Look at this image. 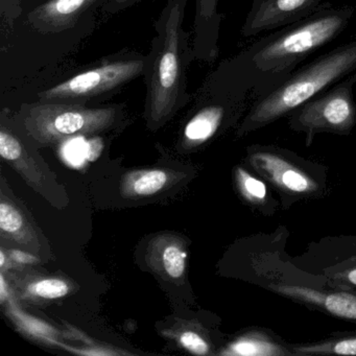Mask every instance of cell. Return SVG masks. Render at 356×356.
I'll list each match as a JSON object with an SVG mask.
<instances>
[{
	"mask_svg": "<svg viewBox=\"0 0 356 356\" xmlns=\"http://www.w3.org/2000/svg\"><path fill=\"white\" fill-rule=\"evenodd\" d=\"M354 12L351 6L335 8L330 3L309 17L261 37L214 70L233 88L258 99L280 86L302 62L341 36Z\"/></svg>",
	"mask_w": 356,
	"mask_h": 356,
	"instance_id": "cell-1",
	"label": "cell"
},
{
	"mask_svg": "<svg viewBox=\"0 0 356 356\" xmlns=\"http://www.w3.org/2000/svg\"><path fill=\"white\" fill-rule=\"evenodd\" d=\"M187 3L168 0L154 24L156 36L143 76L147 86L145 118L151 130L163 127L193 99L187 70L195 56L191 33L184 28Z\"/></svg>",
	"mask_w": 356,
	"mask_h": 356,
	"instance_id": "cell-2",
	"label": "cell"
},
{
	"mask_svg": "<svg viewBox=\"0 0 356 356\" xmlns=\"http://www.w3.org/2000/svg\"><path fill=\"white\" fill-rule=\"evenodd\" d=\"M353 74H356V39L297 68L280 86L256 99L239 128V134L289 116L302 104Z\"/></svg>",
	"mask_w": 356,
	"mask_h": 356,
	"instance_id": "cell-3",
	"label": "cell"
},
{
	"mask_svg": "<svg viewBox=\"0 0 356 356\" xmlns=\"http://www.w3.org/2000/svg\"><path fill=\"white\" fill-rule=\"evenodd\" d=\"M17 128L44 147L78 137H95L126 124V104L88 107L61 103H22L13 115Z\"/></svg>",
	"mask_w": 356,
	"mask_h": 356,
	"instance_id": "cell-4",
	"label": "cell"
},
{
	"mask_svg": "<svg viewBox=\"0 0 356 356\" xmlns=\"http://www.w3.org/2000/svg\"><path fill=\"white\" fill-rule=\"evenodd\" d=\"M147 58L138 51H118L37 91L34 102L88 106L107 101L143 76Z\"/></svg>",
	"mask_w": 356,
	"mask_h": 356,
	"instance_id": "cell-5",
	"label": "cell"
},
{
	"mask_svg": "<svg viewBox=\"0 0 356 356\" xmlns=\"http://www.w3.org/2000/svg\"><path fill=\"white\" fill-rule=\"evenodd\" d=\"M356 74L335 83L289 114V127L312 138L318 132L348 134L356 124Z\"/></svg>",
	"mask_w": 356,
	"mask_h": 356,
	"instance_id": "cell-6",
	"label": "cell"
},
{
	"mask_svg": "<svg viewBox=\"0 0 356 356\" xmlns=\"http://www.w3.org/2000/svg\"><path fill=\"white\" fill-rule=\"evenodd\" d=\"M106 3L107 0H44L26 3L22 16L7 29L62 34L97 20V10H102Z\"/></svg>",
	"mask_w": 356,
	"mask_h": 356,
	"instance_id": "cell-7",
	"label": "cell"
},
{
	"mask_svg": "<svg viewBox=\"0 0 356 356\" xmlns=\"http://www.w3.org/2000/svg\"><path fill=\"white\" fill-rule=\"evenodd\" d=\"M327 0H253L241 36L252 38L291 26L329 5Z\"/></svg>",
	"mask_w": 356,
	"mask_h": 356,
	"instance_id": "cell-8",
	"label": "cell"
},
{
	"mask_svg": "<svg viewBox=\"0 0 356 356\" xmlns=\"http://www.w3.org/2000/svg\"><path fill=\"white\" fill-rule=\"evenodd\" d=\"M20 133L11 112L3 108L0 115V156L13 166L33 188L49 197L45 191L49 181L20 138Z\"/></svg>",
	"mask_w": 356,
	"mask_h": 356,
	"instance_id": "cell-9",
	"label": "cell"
},
{
	"mask_svg": "<svg viewBox=\"0 0 356 356\" xmlns=\"http://www.w3.org/2000/svg\"><path fill=\"white\" fill-rule=\"evenodd\" d=\"M220 0H195L193 49L197 61L213 63L220 54V34L222 16Z\"/></svg>",
	"mask_w": 356,
	"mask_h": 356,
	"instance_id": "cell-10",
	"label": "cell"
},
{
	"mask_svg": "<svg viewBox=\"0 0 356 356\" xmlns=\"http://www.w3.org/2000/svg\"><path fill=\"white\" fill-rule=\"evenodd\" d=\"M243 112L193 105L181 132V145L195 147L216 136L224 127L232 124Z\"/></svg>",
	"mask_w": 356,
	"mask_h": 356,
	"instance_id": "cell-11",
	"label": "cell"
},
{
	"mask_svg": "<svg viewBox=\"0 0 356 356\" xmlns=\"http://www.w3.org/2000/svg\"><path fill=\"white\" fill-rule=\"evenodd\" d=\"M187 250L184 241L172 234L160 235L149 243V266L168 280H182L186 272Z\"/></svg>",
	"mask_w": 356,
	"mask_h": 356,
	"instance_id": "cell-12",
	"label": "cell"
},
{
	"mask_svg": "<svg viewBox=\"0 0 356 356\" xmlns=\"http://www.w3.org/2000/svg\"><path fill=\"white\" fill-rule=\"evenodd\" d=\"M176 172L163 168L132 170L122 176L120 195L124 199L137 200L152 197L174 182Z\"/></svg>",
	"mask_w": 356,
	"mask_h": 356,
	"instance_id": "cell-13",
	"label": "cell"
},
{
	"mask_svg": "<svg viewBox=\"0 0 356 356\" xmlns=\"http://www.w3.org/2000/svg\"><path fill=\"white\" fill-rule=\"evenodd\" d=\"M254 165L272 179L282 188L296 193H304L312 188L309 179L296 168L283 161L281 158L268 153H257L253 155Z\"/></svg>",
	"mask_w": 356,
	"mask_h": 356,
	"instance_id": "cell-14",
	"label": "cell"
},
{
	"mask_svg": "<svg viewBox=\"0 0 356 356\" xmlns=\"http://www.w3.org/2000/svg\"><path fill=\"white\" fill-rule=\"evenodd\" d=\"M0 230L3 236L20 245H32L36 239L20 210L3 195L0 202Z\"/></svg>",
	"mask_w": 356,
	"mask_h": 356,
	"instance_id": "cell-15",
	"label": "cell"
},
{
	"mask_svg": "<svg viewBox=\"0 0 356 356\" xmlns=\"http://www.w3.org/2000/svg\"><path fill=\"white\" fill-rule=\"evenodd\" d=\"M72 285L61 278H41L26 285L24 293L31 300H56L70 295Z\"/></svg>",
	"mask_w": 356,
	"mask_h": 356,
	"instance_id": "cell-16",
	"label": "cell"
},
{
	"mask_svg": "<svg viewBox=\"0 0 356 356\" xmlns=\"http://www.w3.org/2000/svg\"><path fill=\"white\" fill-rule=\"evenodd\" d=\"M222 354L225 355H279L280 350L274 343L256 335H248L233 341Z\"/></svg>",
	"mask_w": 356,
	"mask_h": 356,
	"instance_id": "cell-17",
	"label": "cell"
},
{
	"mask_svg": "<svg viewBox=\"0 0 356 356\" xmlns=\"http://www.w3.org/2000/svg\"><path fill=\"white\" fill-rule=\"evenodd\" d=\"M324 307L335 316L356 320V297L349 293H339L326 296L321 300Z\"/></svg>",
	"mask_w": 356,
	"mask_h": 356,
	"instance_id": "cell-18",
	"label": "cell"
},
{
	"mask_svg": "<svg viewBox=\"0 0 356 356\" xmlns=\"http://www.w3.org/2000/svg\"><path fill=\"white\" fill-rule=\"evenodd\" d=\"M300 351L305 354L334 353L341 354V355H356V337H349L332 343L300 348Z\"/></svg>",
	"mask_w": 356,
	"mask_h": 356,
	"instance_id": "cell-19",
	"label": "cell"
},
{
	"mask_svg": "<svg viewBox=\"0 0 356 356\" xmlns=\"http://www.w3.org/2000/svg\"><path fill=\"white\" fill-rule=\"evenodd\" d=\"M236 176L239 187H241V191L248 199L253 200V201H259V200L264 199L266 188L264 183L250 176L241 168H238V170H237Z\"/></svg>",
	"mask_w": 356,
	"mask_h": 356,
	"instance_id": "cell-20",
	"label": "cell"
},
{
	"mask_svg": "<svg viewBox=\"0 0 356 356\" xmlns=\"http://www.w3.org/2000/svg\"><path fill=\"white\" fill-rule=\"evenodd\" d=\"M179 343L187 351L197 355H206L209 353V345L202 335L193 330H184L178 337Z\"/></svg>",
	"mask_w": 356,
	"mask_h": 356,
	"instance_id": "cell-21",
	"label": "cell"
},
{
	"mask_svg": "<svg viewBox=\"0 0 356 356\" xmlns=\"http://www.w3.org/2000/svg\"><path fill=\"white\" fill-rule=\"evenodd\" d=\"M24 12L22 0H0V29L13 26Z\"/></svg>",
	"mask_w": 356,
	"mask_h": 356,
	"instance_id": "cell-22",
	"label": "cell"
},
{
	"mask_svg": "<svg viewBox=\"0 0 356 356\" xmlns=\"http://www.w3.org/2000/svg\"><path fill=\"white\" fill-rule=\"evenodd\" d=\"M141 1L143 0H107V3L102 8V11L109 15H114L138 5Z\"/></svg>",
	"mask_w": 356,
	"mask_h": 356,
	"instance_id": "cell-23",
	"label": "cell"
},
{
	"mask_svg": "<svg viewBox=\"0 0 356 356\" xmlns=\"http://www.w3.org/2000/svg\"><path fill=\"white\" fill-rule=\"evenodd\" d=\"M10 258L17 264H35L38 262L36 256L28 252L13 249L10 251Z\"/></svg>",
	"mask_w": 356,
	"mask_h": 356,
	"instance_id": "cell-24",
	"label": "cell"
},
{
	"mask_svg": "<svg viewBox=\"0 0 356 356\" xmlns=\"http://www.w3.org/2000/svg\"><path fill=\"white\" fill-rule=\"evenodd\" d=\"M102 149H103L102 139L95 137L91 140L87 141V160L93 161V160L97 159L101 155Z\"/></svg>",
	"mask_w": 356,
	"mask_h": 356,
	"instance_id": "cell-25",
	"label": "cell"
},
{
	"mask_svg": "<svg viewBox=\"0 0 356 356\" xmlns=\"http://www.w3.org/2000/svg\"><path fill=\"white\" fill-rule=\"evenodd\" d=\"M8 287H9V285L6 283L5 276L1 274V276H0V300H1V303H5L6 300L10 299V291Z\"/></svg>",
	"mask_w": 356,
	"mask_h": 356,
	"instance_id": "cell-26",
	"label": "cell"
},
{
	"mask_svg": "<svg viewBox=\"0 0 356 356\" xmlns=\"http://www.w3.org/2000/svg\"><path fill=\"white\" fill-rule=\"evenodd\" d=\"M7 264V256L3 249L0 250V268H3Z\"/></svg>",
	"mask_w": 356,
	"mask_h": 356,
	"instance_id": "cell-27",
	"label": "cell"
},
{
	"mask_svg": "<svg viewBox=\"0 0 356 356\" xmlns=\"http://www.w3.org/2000/svg\"><path fill=\"white\" fill-rule=\"evenodd\" d=\"M348 280L356 285V268L355 270H352L351 272L348 274Z\"/></svg>",
	"mask_w": 356,
	"mask_h": 356,
	"instance_id": "cell-28",
	"label": "cell"
},
{
	"mask_svg": "<svg viewBox=\"0 0 356 356\" xmlns=\"http://www.w3.org/2000/svg\"><path fill=\"white\" fill-rule=\"evenodd\" d=\"M34 1H37V0H22V6L26 5V3H34Z\"/></svg>",
	"mask_w": 356,
	"mask_h": 356,
	"instance_id": "cell-29",
	"label": "cell"
}]
</instances>
